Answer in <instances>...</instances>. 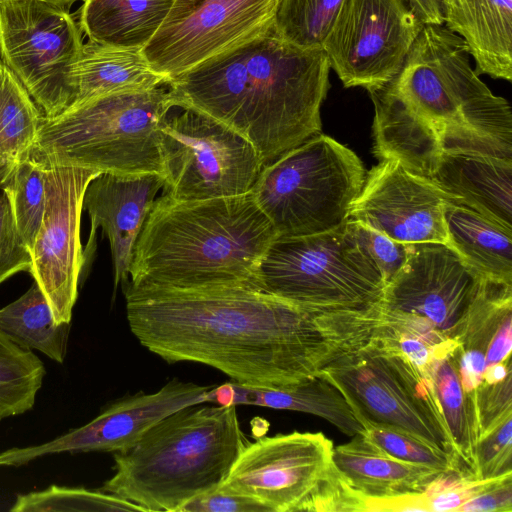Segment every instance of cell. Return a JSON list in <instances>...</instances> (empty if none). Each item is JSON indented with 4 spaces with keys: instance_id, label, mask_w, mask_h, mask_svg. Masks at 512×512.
<instances>
[{
    "instance_id": "obj_1",
    "label": "cell",
    "mask_w": 512,
    "mask_h": 512,
    "mask_svg": "<svg viewBox=\"0 0 512 512\" xmlns=\"http://www.w3.org/2000/svg\"><path fill=\"white\" fill-rule=\"evenodd\" d=\"M129 327L168 362L213 367L234 382L281 388L316 375L367 342L378 319L304 310L262 289L123 284Z\"/></svg>"
},
{
    "instance_id": "obj_2",
    "label": "cell",
    "mask_w": 512,
    "mask_h": 512,
    "mask_svg": "<svg viewBox=\"0 0 512 512\" xmlns=\"http://www.w3.org/2000/svg\"><path fill=\"white\" fill-rule=\"evenodd\" d=\"M464 41L425 25L399 73L370 91L373 154L427 179L446 154L512 159V111L471 65Z\"/></svg>"
},
{
    "instance_id": "obj_3",
    "label": "cell",
    "mask_w": 512,
    "mask_h": 512,
    "mask_svg": "<svg viewBox=\"0 0 512 512\" xmlns=\"http://www.w3.org/2000/svg\"><path fill=\"white\" fill-rule=\"evenodd\" d=\"M330 69L323 48L295 46L271 27L167 86L175 107L224 123L246 138L266 165L320 134Z\"/></svg>"
},
{
    "instance_id": "obj_4",
    "label": "cell",
    "mask_w": 512,
    "mask_h": 512,
    "mask_svg": "<svg viewBox=\"0 0 512 512\" xmlns=\"http://www.w3.org/2000/svg\"><path fill=\"white\" fill-rule=\"evenodd\" d=\"M277 234L251 193L180 201L156 198L133 249L130 285L261 289L258 270Z\"/></svg>"
},
{
    "instance_id": "obj_5",
    "label": "cell",
    "mask_w": 512,
    "mask_h": 512,
    "mask_svg": "<svg viewBox=\"0 0 512 512\" xmlns=\"http://www.w3.org/2000/svg\"><path fill=\"white\" fill-rule=\"evenodd\" d=\"M248 443L235 405L186 406L115 452V473L101 491L146 512H180L222 484Z\"/></svg>"
},
{
    "instance_id": "obj_6",
    "label": "cell",
    "mask_w": 512,
    "mask_h": 512,
    "mask_svg": "<svg viewBox=\"0 0 512 512\" xmlns=\"http://www.w3.org/2000/svg\"><path fill=\"white\" fill-rule=\"evenodd\" d=\"M174 107L163 85L96 97L43 116L33 151L54 164L163 176L161 128Z\"/></svg>"
},
{
    "instance_id": "obj_7",
    "label": "cell",
    "mask_w": 512,
    "mask_h": 512,
    "mask_svg": "<svg viewBox=\"0 0 512 512\" xmlns=\"http://www.w3.org/2000/svg\"><path fill=\"white\" fill-rule=\"evenodd\" d=\"M260 288L304 310L379 318L385 283L352 221L312 235L276 237L258 270Z\"/></svg>"
},
{
    "instance_id": "obj_8",
    "label": "cell",
    "mask_w": 512,
    "mask_h": 512,
    "mask_svg": "<svg viewBox=\"0 0 512 512\" xmlns=\"http://www.w3.org/2000/svg\"><path fill=\"white\" fill-rule=\"evenodd\" d=\"M365 176L351 149L318 134L264 165L250 193L277 237L306 236L348 219Z\"/></svg>"
},
{
    "instance_id": "obj_9",
    "label": "cell",
    "mask_w": 512,
    "mask_h": 512,
    "mask_svg": "<svg viewBox=\"0 0 512 512\" xmlns=\"http://www.w3.org/2000/svg\"><path fill=\"white\" fill-rule=\"evenodd\" d=\"M322 433L292 432L249 442L220 487L248 496L270 512L367 511L332 460Z\"/></svg>"
},
{
    "instance_id": "obj_10",
    "label": "cell",
    "mask_w": 512,
    "mask_h": 512,
    "mask_svg": "<svg viewBox=\"0 0 512 512\" xmlns=\"http://www.w3.org/2000/svg\"><path fill=\"white\" fill-rule=\"evenodd\" d=\"M321 372L341 390L360 423L400 427L459 460L431 379L399 352L370 336Z\"/></svg>"
},
{
    "instance_id": "obj_11",
    "label": "cell",
    "mask_w": 512,
    "mask_h": 512,
    "mask_svg": "<svg viewBox=\"0 0 512 512\" xmlns=\"http://www.w3.org/2000/svg\"><path fill=\"white\" fill-rule=\"evenodd\" d=\"M181 109L161 128L163 194L191 201L249 193L264 166L254 146L217 119Z\"/></svg>"
},
{
    "instance_id": "obj_12",
    "label": "cell",
    "mask_w": 512,
    "mask_h": 512,
    "mask_svg": "<svg viewBox=\"0 0 512 512\" xmlns=\"http://www.w3.org/2000/svg\"><path fill=\"white\" fill-rule=\"evenodd\" d=\"M82 31L69 9L19 0L0 2V58L47 118L75 100L72 73Z\"/></svg>"
},
{
    "instance_id": "obj_13",
    "label": "cell",
    "mask_w": 512,
    "mask_h": 512,
    "mask_svg": "<svg viewBox=\"0 0 512 512\" xmlns=\"http://www.w3.org/2000/svg\"><path fill=\"white\" fill-rule=\"evenodd\" d=\"M424 24L407 0H345L322 48L346 88L387 85Z\"/></svg>"
},
{
    "instance_id": "obj_14",
    "label": "cell",
    "mask_w": 512,
    "mask_h": 512,
    "mask_svg": "<svg viewBox=\"0 0 512 512\" xmlns=\"http://www.w3.org/2000/svg\"><path fill=\"white\" fill-rule=\"evenodd\" d=\"M277 2L175 0L141 53L170 82L271 28Z\"/></svg>"
},
{
    "instance_id": "obj_15",
    "label": "cell",
    "mask_w": 512,
    "mask_h": 512,
    "mask_svg": "<svg viewBox=\"0 0 512 512\" xmlns=\"http://www.w3.org/2000/svg\"><path fill=\"white\" fill-rule=\"evenodd\" d=\"M46 165V207L29 273L43 291L55 322L70 323L85 264L80 240L83 197L89 182L101 172L47 161Z\"/></svg>"
},
{
    "instance_id": "obj_16",
    "label": "cell",
    "mask_w": 512,
    "mask_h": 512,
    "mask_svg": "<svg viewBox=\"0 0 512 512\" xmlns=\"http://www.w3.org/2000/svg\"><path fill=\"white\" fill-rule=\"evenodd\" d=\"M407 249L404 265L384 287L382 310L422 317L457 341L483 279L445 244H407Z\"/></svg>"
},
{
    "instance_id": "obj_17",
    "label": "cell",
    "mask_w": 512,
    "mask_h": 512,
    "mask_svg": "<svg viewBox=\"0 0 512 512\" xmlns=\"http://www.w3.org/2000/svg\"><path fill=\"white\" fill-rule=\"evenodd\" d=\"M213 386L172 380L151 394H136L114 402L87 424L40 445L0 453V466H20L62 452H118L134 444L171 413L208 402Z\"/></svg>"
},
{
    "instance_id": "obj_18",
    "label": "cell",
    "mask_w": 512,
    "mask_h": 512,
    "mask_svg": "<svg viewBox=\"0 0 512 512\" xmlns=\"http://www.w3.org/2000/svg\"><path fill=\"white\" fill-rule=\"evenodd\" d=\"M447 196L398 161L381 160L365 176L349 219L403 244L447 245Z\"/></svg>"
},
{
    "instance_id": "obj_19",
    "label": "cell",
    "mask_w": 512,
    "mask_h": 512,
    "mask_svg": "<svg viewBox=\"0 0 512 512\" xmlns=\"http://www.w3.org/2000/svg\"><path fill=\"white\" fill-rule=\"evenodd\" d=\"M164 187L157 173H100L86 187L82 208L91 221L85 263L95 250L98 227L108 237L114 266V286L129 280L133 249L156 195Z\"/></svg>"
},
{
    "instance_id": "obj_20",
    "label": "cell",
    "mask_w": 512,
    "mask_h": 512,
    "mask_svg": "<svg viewBox=\"0 0 512 512\" xmlns=\"http://www.w3.org/2000/svg\"><path fill=\"white\" fill-rule=\"evenodd\" d=\"M332 460L347 484L368 500V511L388 500L424 493L442 473L393 457L364 433L333 447Z\"/></svg>"
},
{
    "instance_id": "obj_21",
    "label": "cell",
    "mask_w": 512,
    "mask_h": 512,
    "mask_svg": "<svg viewBox=\"0 0 512 512\" xmlns=\"http://www.w3.org/2000/svg\"><path fill=\"white\" fill-rule=\"evenodd\" d=\"M426 180L448 201L465 205L512 229V159L446 154Z\"/></svg>"
},
{
    "instance_id": "obj_22",
    "label": "cell",
    "mask_w": 512,
    "mask_h": 512,
    "mask_svg": "<svg viewBox=\"0 0 512 512\" xmlns=\"http://www.w3.org/2000/svg\"><path fill=\"white\" fill-rule=\"evenodd\" d=\"M208 402L309 413L330 422L347 436L365 432L344 394L322 372L281 388L252 387L228 382L212 387Z\"/></svg>"
},
{
    "instance_id": "obj_23",
    "label": "cell",
    "mask_w": 512,
    "mask_h": 512,
    "mask_svg": "<svg viewBox=\"0 0 512 512\" xmlns=\"http://www.w3.org/2000/svg\"><path fill=\"white\" fill-rule=\"evenodd\" d=\"M446 28L457 34L478 73L512 80V0H442Z\"/></svg>"
},
{
    "instance_id": "obj_24",
    "label": "cell",
    "mask_w": 512,
    "mask_h": 512,
    "mask_svg": "<svg viewBox=\"0 0 512 512\" xmlns=\"http://www.w3.org/2000/svg\"><path fill=\"white\" fill-rule=\"evenodd\" d=\"M447 246L483 280L512 285V229L471 208L446 201Z\"/></svg>"
},
{
    "instance_id": "obj_25",
    "label": "cell",
    "mask_w": 512,
    "mask_h": 512,
    "mask_svg": "<svg viewBox=\"0 0 512 512\" xmlns=\"http://www.w3.org/2000/svg\"><path fill=\"white\" fill-rule=\"evenodd\" d=\"M75 100L71 105L112 93L150 90L168 84L140 50L89 41L82 46L72 73Z\"/></svg>"
},
{
    "instance_id": "obj_26",
    "label": "cell",
    "mask_w": 512,
    "mask_h": 512,
    "mask_svg": "<svg viewBox=\"0 0 512 512\" xmlns=\"http://www.w3.org/2000/svg\"><path fill=\"white\" fill-rule=\"evenodd\" d=\"M175 0H83L78 24L89 41L142 50L166 19Z\"/></svg>"
},
{
    "instance_id": "obj_27",
    "label": "cell",
    "mask_w": 512,
    "mask_h": 512,
    "mask_svg": "<svg viewBox=\"0 0 512 512\" xmlns=\"http://www.w3.org/2000/svg\"><path fill=\"white\" fill-rule=\"evenodd\" d=\"M43 113L11 70L0 62V188L30 157Z\"/></svg>"
},
{
    "instance_id": "obj_28",
    "label": "cell",
    "mask_w": 512,
    "mask_h": 512,
    "mask_svg": "<svg viewBox=\"0 0 512 512\" xmlns=\"http://www.w3.org/2000/svg\"><path fill=\"white\" fill-rule=\"evenodd\" d=\"M70 323L57 324L51 307L34 281L21 297L0 309V329L20 347L38 350L58 363L66 355Z\"/></svg>"
},
{
    "instance_id": "obj_29",
    "label": "cell",
    "mask_w": 512,
    "mask_h": 512,
    "mask_svg": "<svg viewBox=\"0 0 512 512\" xmlns=\"http://www.w3.org/2000/svg\"><path fill=\"white\" fill-rule=\"evenodd\" d=\"M460 345L436 359L429 371L437 399L463 467L476 477L479 427L475 397L461 383L457 355Z\"/></svg>"
},
{
    "instance_id": "obj_30",
    "label": "cell",
    "mask_w": 512,
    "mask_h": 512,
    "mask_svg": "<svg viewBox=\"0 0 512 512\" xmlns=\"http://www.w3.org/2000/svg\"><path fill=\"white\" fill-rule=\"evenodd\" d=\"M45 374L38 356L0 329V420L33 408Z\"/></svg>"
},
{
    "instance_id": "obj_31",
    "label": "cell",
    "mask_w": 512,
    "mask_h": 512,
    "mask_svg": "<svg viewBox=\"0 0 512 512\" xmlns=\"http://www.w3.org/2000/svg\"><path fill=\"white\" fill-rule=\"evenodd\" d=\"M46 161L32 151L1 187L7 196L17 229L32 250L46 207Z\"/></svg>"
},
{
    "instance_id": "obj_32",
    "label": "cell",
    "mask_w": 512,
    "mask_h": 512,
    "mask_svg": "<svg viewBox=\"0 0 512 512\" xmlns=\"http://www.w3.org/2000/svg\"><path fill=\"white\" fill-rule=\"evenodd\" d=\"M345 0H278L272 27L301 48H322Z\"/></svg>"
},
{
    "instance_id": "obj_33",
    "label": "cell",
    "mask_w": 512,
    "mask_h": 512,
    "mask_svg": "<svg viewBox=\"0 0 512 512\" xmlns=\"http://www.w3.org/2000/svg\"><path fill=\"white\" fill-rule=\"evenodd\" d=\"M12 512L142 511L141 506L118 496L85 488L52 485L42 491L18 495Z\"/></svg>"
},
{
    "instance_id": "obj_34",
    "label": "cell",
    "mask_w": 512,
    "mask_h": 512,
    "mask_svg": "<svg viewBox=\"0 0 512 512\" xmlns=\"http://www.w3.org/2000/svg\"><path fill=\"white\" fill-rule=\"evenodd\" d=\"M361 424L365 430L364 434L395 458L441 472L462 470L470 473L455 456L430 445L400 427L370 420H362Z\"/></svg>"
},
{
    "instance_id": "obj_35",
    "label": "cell",
    "mask_w": 512,
    "mask_h": 512,
    "mask_svg": "<svg viewBox=\"0 0 512 512\" xmlns=\"http://www.w3.org/2000/svg\"><path fill=\"white\" fill-rule=\"evenodd\" d=\"M512 416L478 438L476 478L489 480L512 474Z\"/></svg>"
},
{
    "instance_id": "obj_36",
    "label": "cell",
    "mask_w": 512,
    "mask_h": 512,
    "mask_svg": "<svg viewBox=\"0 0 512 512\" xmlns=\"http://www.w3.org/2000/svg\"><path fill=\"white\" fill-rule=\"evenodd\" d=\"M31 252L21 237L7 196H0V284L13 274L30 272Z\"/></svg>"
},
{
    "instance_id": "obj_37",
    "label": "cell",
    "mask_w": 512,
    "mask_h": 512,
    "mask_svg": "<svg viewBox=\"0 0 512 512\" xmlns=\"http://www.w3.org/2000/svg\"><path fill=\"white\" fill-rule=\"evenodd\" d=\"M351 221L358 239L379 268L386 285L404 265L408 254L407 244L397 242L359 222Z\"/></svg>"
},
{
    "instance_id": "obj_38",
    "label": "cell",
    "mask_w": 512,
    "mask_h": 512,
    "mask_svg": "<svg viewBox=\"0 0 512 512\" xmlns=\"http://www.w3.org/2000/svg\"><path fill=\"white\" fill-rule=\"evenodd\" d=\"M475 405L480 437L512 416V374L496 383L482 382L475 393Z\"/></svg>"
},
{
    "instance_id": "obj_39",
    "label": "cell",
    "mask_w": 512,
    "mask_h": 512,
    "mask_svg": "<svg viewBox=\"0 0 512 512\" xmlns=\"http://www.w3.org/2000/svg\"><path fill=\"white\" fill-rule=\"evenodd\" d=\"M180 512H270L258 501L248 496L224 489H216L187 502Z\"/></svg>"
},
{
    "instance_id": "obj_40",
    "label": "cell",
    "mask_w": 512,
    "mask_h": 512,
    "mask_svg": "<svg viewBox=\"0 0 512 512\" xmlns=\"http://www.w3.org/2000/svg\"><path fill=\"white\" fill-rule=\"evenodd\" d=\"M512 474L494 480L484 490L464 502L458 512H511Z\"/></svg>"
},
{
    "instance_id": "obj_41",
    "label": "cell",
    "mask_w": 512,
    "mask_h": 512,
    "mask_svg": "<svg viewBox=\"0 0 512 512\" xmlns=\"http://www.w3.org/2000/svg\"><path fill=\"white\" fill-rule=\"evenodd\" d=\"M410 9L424 25H443L442 0H407Z\"/></svg>"
},
{
    "instance_id": "obj_42",
    "label": "cell",
    "mask_w": 512,
    "mask_h": 512,
    "mask_svg": "<svg viewBox=\"0 0 512 512\" xmlns=\"http://www.w3.org/2000/svg\"><path fill=\"white\" fill-rule=\"evenodd\" d=\"M4 1H19V0H0V2H4ZM36 1H42V2L54 4V5L69 9L71 7V5H73L75 2H77L79 0H36Z\"/></svg>"
},
{
    "instance_id": "obj_43",
    "label": "cell",
    "mask_w": 512,
    "mask_h": 512,
    "mask_svg": "<svg viewBox=\"0 0 512 512\" xmlns=\"http://www.w3.org/2000/svg\"><path fill=\"white\" fill-rule=\"evenodd\" d=\"M0 62H1V58H0Z\"/></svg>"
}]
</instances>
